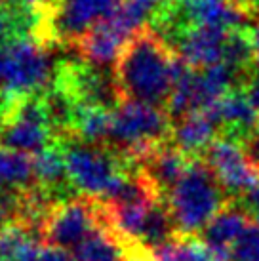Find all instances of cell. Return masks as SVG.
<instances>
[{
    "label": "cell",
    "mask_w": 259,
    "mask_h": 261,
    "mask_svg": "<svg viewBox=\"0 0 259 261\" xmlns=\"http://www.w3.org/2000/svg\"><path fill=\"white\" fill-rule=\"evenodd\" d=\"M173 59L175 50L151 25L136 31L113 67L124 101L134 99L166 109L173 84Z\"/></svg>",
    "instance_id": "1"
},
{
    "label": "cell",
    "mask_w": 259,
    "mask_h": 261,
    "mask_svg": "<svg viewBox=\"0 0 259 261\" xmlns=\"http://www.w3.org/2000/svg\"><path fill=\"white\" fill-rule=\"evenodd\" d=\"M111 116L113 111L99 107V105H88L79 103L72 122V136L94 145H107L109 132H111Z\"/></svg>",
    "instance_id": "19"
},
{
    "label": "cell",
    "mask_w": 259,
    "mask_h": 261,
    "mask_svg": "<svg viewBox=\"0 0 259 261\" xmlns=\"http://www.w3.org/2000/svg\"><path fill=\"white\" fill-rule=\"evenodd\" d=\"M35 164V181L40 189H44L54 200H63L79 193L69 179L67 164H65L63 149L59 141L48 145L33 156Z\"/></svg>",
    "instance_id": "14"
},
{
    "label": "cell",
    "mask_w": 259,
    "mask_h": 261,
    "mask_svg": "<svg viewBox=\"0 0 259 261\" xmlns=\"http://www.w3.org/2000/svg\"><path fill=\"white\" fill-rule=\"evenodd\" d=\"M152 261H232L227 248H212L200 237L175 234L151 250Z\"/></svg>",
    "instance_id": "16"
},
{
    "label": "cell",
    "mask_w": 259,
    "mask_h": 261,
    "mask_svg": "<svg viewBox=\"0 0 259 261\" xmlns=\"http://www.w3.org/2000/svg\"><path fill=\"white\" fill-rule=\"evenodd\" d=\"M216 122L217 136L244 145L259 128V111L255 109L244 88H235L217 103L206 109Z\"/></svg>",
    "instance_id": "9"
},
{
    "label": "cell",
    "mask_w": 259,
    "mask_h": 261,
    "mask_svg": "<svg viewBox=\"0 0 259 261\" xmlns=\"http://www.w3.org/2000/svg\"><path fill=\"white\" fill-rule=\"evenodd\" d=\"M126 0H58L42 8L38 40L48 46H76L95 23L107 19Z\"/></svg>",
    "instance_id": "6"
},
{
    "label": "cell",
    "mask_w": 259,
    "mask_h": 261,
    "mask_svg": "<svg viewBox=\"0 0 259 261\" xmlns=\"http://www.w3.org/2000/svg\"><path fill=\"white\" fill-rule=\"evenodd\" d=\"M244 151H246V156L250 159V162H252L253 166L259 168V132H255L252 138L246 141L244 145Z\"/></svg>",
    "instance_id": "26"
},
{
    "label": "cell",
    "mask_w": 259,
    "mask_h": 261,
    "mask_svg": "<svg viewBox=\"0 0 259 261\" xmlns=\"http://www.w3.org/2000/svg\"><path fill=\"white\" fill-rule=\"evenodd\" d=\"M248 35H250V40L255 48V54H259V17L253 27H248Z\"/></svg>",
    "instance_id": "28"
},
{
    "label": "cell",
    "mask_w": 259,
    "mask_h": 261,
    "mask_svg": "<svg viewBox=\"0 0 259 261\" xmlns=\"http://www.w3.org/2000/svg\"><path fill=\"white\" fill-rule=\"evenodd\" d=\"M191 162H193V159L189 154L177 149L172 141H168L164 145H160L159 149H154L147 159L141 160L134 168H139L154 183V187L160 191V195L166 198L168 193L173 189V185L181 179V175L187 172Z\"/></svg>",
    "instance_id": "12"
},
{
    "label": "cell",
    "mask_w": 259,
    "mask_h": 261,
    "mask_svg": "<svg viewBox=\"0 0 259 261\" xmlns=\"http://www.w3.org/2000/svg\"><path fill=\"white\" fill-rule=\"evenodd\" d=\"M38 261H76V257L74 254H71V250L42 244L38 252Z\"/></svg>",
    "instance_id": "23"
},
{
    "label": "cell",
    "mask_w": 259,
    "mask_h": 261,
    "mask_svg": "<svg viewBox=\"0 0 259 261\" xmlns=\"http://www.w3.org/2000/svg\"><path fill=\"white\" fill-rule=\"evenodd\" d=\"M164 200L177 232L189 237H198L202 229L232 202L204 159H193Z\"/></svg>",
    "instance_id": "3"
},
{
    "label": "cell",
    "mask_w": 259,
    "mask_h": 261,
    "mask_svg": "<svg viewBox=\"0 0 259 261\" xmlns=\"http://www.w3.org/2000/svg\"><path fill=\"white\" fill-rule=\"evenodd\" d=\"M257 132H259V128H257Z\"/></svg>",
    "instance_id": "32"
},
{
    "label": "cell",
    "mask_w": 259,
    "mask_h": 261,
    "mask_svg": "<svg viewBox=\"0 0 259 261\" xmlns=\"http://www.w3.org/2000/svg\"><path fill=\"white\" fill-rule=\"evenodd\" d=\"M232 261H259V223L253 221L230 248Z\"/></svg>",
    "instance_id": "22"
},
{
    "label": "cell",
    "mask_w": 259,
    "mask_h": 261,
    "mask_svg": "<svg viewBox=\"0 0 259 261\" xmlns=\"http://www.w3.org/2000/svg\"><path fill=\"white\" fill-rule=\"evenodd\" d=\"M76 261H128L130 250L107 225L97 223L72 250Z\"/></svg>",
    "instance_id": "18"
},
{
    "label": "cell",
    "mask_w": 259,
    "mask_h": 261,
    "mask_svg": "<svg viewBox=\"0 0 259 261\" xmlns=\"http://www.w3.org/2000/svg\"><path fill=\"white\" fill-rule=\"evenodd\" d=\"M172 128L173 120L164 107L126 99L113 111L107 147L134 168L170 141Z\"/></svg>",
    "instance_id": "2"
},
{
    "label": "cell",
    "mask_w": 259,
    "mask_h": 261,
    "mask_svg": "<svg viewBox=\"0 0 259 261\" xmlns=\"http://www.w3.org/2000/svg\"><path fill=\"white\" fill-rule=\"evenodd\" d=\"M35 183V164L29 154L0 147V191H21Z\"/></svg>",
    "instance_id": "20"
},
{
    "label": "cell",
    "mask_w": 259,
    "mask_h": 261,
    "mask_svg": "<svg viewBox=\"0 0 259 261\" xmlns=\"http://www.w3.org/2000/svg\"><path fill=\"white\" fill-rule=\"evenodd\" d=\"M134 2L139 4V6L147 12V15H149V23H151L157 15L162 14L166 8L172 4L173 0H134Z\"/></svg>",
    "instance_id": "25"
},
{
    "label": "cell",
    "mask_w": 259,
    "mask_h": 261,
    "mask_svg": "<svg viewBox=\"0 0 259 261\" xmlns=\"http://www.w3.org/2000/svg\"><path fill=\"white\" fill-rule=\"evenodd\" d=\"M253 223L252 216L235 200L227 204L200 232V239L212 248H227L230 250L238 237Z\"/></svg>",
    "instance_id": "17"
},
{
    "label": "cell",
    "mask_w": 259,
    "mask_h": 261,
    "mask_svg": "<svg viewBox=\"0 0 259 261\" xmlns=\"http://www.w3.org/2000/svg\"><path fill=\"white\" fill-rule=\"evenodd\" d=\"M97 223V198L80 193L54 202L38 234L44 244L74 250Z\"/></svg>",
    "instance_id": "7"
},
{
    "label": "cell",
    "mask_w": 259,
    "mask_h": 261,
    "mask_svg": "<svg viewBox=\"0 0 259 261\" xmlns=\"http://www.w3.org/2000/svg\"><path fill=\"white\" fill-rule=\"evenodd\" d=\"M128 261H151V259H147V257H130Z\"/></svg>",
    "instance_id": "31"
},
{
    "label": "cell",
    "mask_w": 259,
    "mask_h": 261,
    "mask_svg": "<svg viewBox=\"0 0 259 261\" xmlns=\"http://www.w3.org/2000/svg\"><path fill=\"white\" fill-rule=\"evenodd\" d=\"M33 229L21 221H10L0 229V261H17L23 248L33 242Z\"/></svg>",
    "instance_id": "21"
},
{
    "label": "cell",
    "mask_w": 259,
    "mask_h": 261,
    "mask_svg": "<svg viewBox=\"0 0 259 261\" xmlns=\"http://www.w3.org/2000/svg\"><path fill=\"white\" fill-rule=\"evenodd\" d=\"M58 139L48 122L31 120L17 115H10L0 126V147L21 151L27 154H36Z\"/></svg>",
    "instance_id": "13"
},
{
    "label": "cell",
    "mask_w": 259,
    "mask_h": 261,
    "mask_svg": "<svg viewBox=\"0 0 259 261\" xmlns=\"http://www.w3.org/2000/svg\"><path fill=\"white\" fill-rule=\"evenodd\" d=\"M202 159L212 168L225 195L232 202L240 200L259 181V168L246 156L244 147L232 139L217 136Z\"/></svg>",
    "instance_id": "8"
},
{
    "label": "cell",
    "mask_w": 259,
    "mask_h": 261,
    "mask_svg": "<svg viewBox=\"0 0 259 261\" xmlns=\"http://www.w3.org/2000/svg\"><path fill=\"white\" fill-rule=\"evenodd\" d=\"M14 2H19V4H27V6L42 8V6H50V4H56L58 0H14Z\"/></svg>",
    "instance_id": "30"
},
{
    "label": "cell",
    "mask_w": 259,
    "mask_h": 261,
    "mask_svg": "<svg viewBox=\"0 0 259 261\" xmlns=\"http://www.w3.org/2000/svg\"><path fill=\"white\" fill-rule=\"evenodd\" d=\"M227 31L212 25L189 27L173 44V50L194 69H204L223 59Z\"/></svg>",
    "instance_id": "10"
},
{
    "label": "cell",
    "mask_w": 259,
    "mask_h": 261,
    "mask_svg": "<svg viewBox=\"0 0 259 261\" xmlns=\"http://www.w3.org/2000/svg\"><path fill=\"white\" fill-rule=\"evenodd\" d=\"M10 221H14V218H12V212H10V208H8L6 204L0 200V229H2L6 223H10Z\"/></svg>",
    "instance_id": "29"
},
{
    "label": "cell",
    "mask_w": 259,
    "mask_h": 261,
    "mask_svg": "<svg viewBox=\"0 0 259 261\" xmlns=\"http://www.w3.org/2000/svg\"><path fill=\"white\" fill-rule=\"evenodd\" d=\"M216 138L217 126L208 113L194 111L173 122L170 141L191 159H202Z\"/></svg>",
    "instance_id": "15"
},
{
    "label": "cell",
    "mask_w": 259,
    "mask_h": 261,
    "mask_svg": "<svg viewBox=\"0 0 259 261\" xmlns=\"http://www.w3.org/2000/svg\"><path fill=\"white\" fill-rule=\"evenodd\" d=\"M58 141L63 149L69 179L82 195H105L118 175L132 170L126 160L107 145L86 143L74 136Z\"/></svg>",
    "instance_id": "5"
},
{
    "label": "cell",
    "mask_w": 259,
    "mask_h": 261,
    "mask_svg": "<svg viewBox=\"0 0 259 261\" xmlns=\"http://www.w3.org/2000/svg\"><path fill=\"white\" fill-rule=\"evenodd\" d=\"M237 202L252 216V219L255 223H259V181L255 183L240 200H237Z\"/></svg>",
    "instance_id": "24"
},
{
    "label": "cell",
    "mask_w": 259,
    "mask_h": 261,
    "mask_svg": "<svg viewBox=\"0 0 259 261\" xmlns=\"http://www.w3.org/2000/svg\"><path fill=\"white\" fill-rule=\"evenodd\" d=\"M244 90L246 94H248V97H250L252 105L259 111V71L253 73V76L250 79V82H248V86Z\"/></svg>",
    "instance_id": "27"
},
{
    "label": "cell",
    "mask_w": 259,
    "mask_h": 261,
    "mask_svg": "<svg viewBox=\"0 0 259 261\" xmlns=\"http://www.w3.org/2000/svg\"><path fill=\"white\" fill-rule=\"evenodd\" d=\"M128 35L115 23L113 17H107L103 21L95 23L84 37L76 42V50L80 59L95 67L107 69L115 67L116 59L120 56V50L128 40Z\"/></svg>",
    "instance_id": "11"
},
{
    "label": "cell",
    "mask_w": 259,
    "mask_h": 261,
    "mask_svg": "<svg viewBox=\"0 0 259 261\" xmlns=\"http://www.w3.org/2000/svg\"><path fill=\"white\" fill-rule=\"evenodd\" d=\"M48 48L36 37H21L0 46V94H42L54 82Z\"/></svg>",
    "instance_id": "4"
}]
</instances>
